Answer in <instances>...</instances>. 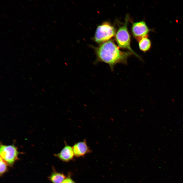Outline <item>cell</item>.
Listing matches in <instances>:
<instances>
[{"label": "cell", "instance_id": "obj_1", "mask_svg": "<svg viewBox=\"0 0 183 183\" xmlns=\"http://www.w3.org/2000/svg\"><path fill=\"white\" fill-rule=\"evenodd\" d=\"M96 58L94 64L100 62L108 64L112 71L118 63L126 64L132 53L120 50L113 41L109 40L102 43L95 50Z\"/></svg>", "mask_w": 183, "mask_h": 183}, {"label": "cell", "instance_id": "obj_2", "mask_svg": "<svg viewBox=\"0 0 183 183\" xmlns=\"http://www.w3.org/2000/svg\"><path fill=\"white\" fill-rule=\"evenodd\" d=\"M128 19V17L127 16L124 24L119 27L116 32V40L120 47L130 50L137 57L141 59V57L133 50L130 46V36L127 27Z\"/></svg>", "mask_w": 183, "mask_h": 183}, {"label": "cell", "instance_id": "obj_3", "mask_svg": "<svg viewBox=\"0 0 183 183\" xmlns=\"http://www.w3.org/2000/svg\"><path fill=\"white\" fill-rule=\"evenodd\" d=\"M115 33V29L113 26L108 22H104L97 27L94 39L98 43L105 42L113 37Z\"/></svg>", "mask_w": 183, "mask_h": 183}, {"label": "cell", "instance_id": "obj_4", "mask_svg": "<svg viewBox=\"0 0 183 183\" xmlns=\"http://www.w3.org/2000/svg\"><path fill=\"white\" fill-rule=\"evenodd\" d=\"M19 154L17 148L13 145H1L0 157L10 165H13L18 159Z\"/></svg>", "mask_w": 183, "mask_h": 183}, {"label": "cell", "instance_id": "obj_5", "mask_svg": "<svg viewBox=\"0 0 183 183\" xmlns=\"http://www.w3.org/2000/svg\"><path fill=\"white\" fill-rule=\"evenodd\" d=\"M150 30L144 21L133 23L132 31L134 36L139 41L142 38L146 37Z\"/></svg>", "mask_w": 183, "mask_h": 183}, {"label": "cell", "instance_id": "obj_6", "mask_svg": "<svg viewBox=\"0 0 183 183\" xmlns=\"http://www.w3.org/2000/svg\"><path fill=\"white\" fill-rule=\"evenodd\" d=\"M64 143V146L61 151L54 155L64 162H68L73 160L75 156L72 146L68 145L65 141Z\"/></svg>", "mask_w": 183, "mask_h": 183}, {"label": "cell", "instance_id": "obj_7", "mask_svg": "<svg viewBox=\"0 0 183 183\" xmlns=\"http://www.w3.org/2000/svg\"><path fill=\"white\" fill-rule=\"evenodd\" d=\"M72 147L75 156L77 158L83 157L86 155L91 153L92 151L88 146L85 139L75 143Z\"/></svg>", "mask_w": 183, "mask_h": 183}, {"label": "cell", "instance_id": "obj_8", "mask_svg": "<svg viewBox=\"0 0 183 183\" xmlns=\"http://www.w3.org/2000/svg\"><path fill=\"white\" fill-rule=\"evenodd\" d=\"M66 177L63 173L54 170L49 177V179L52 183H62Z\"/></svg>", "mask_w": 183, "mask_h": 183}, {"label": "cell", "instance_id": "obj_9", "mask_svg": "<svg viewBox=\"0 0 183 183\" xmlns=\"http://www.w3.org/2000/svg\"><path fill=\"white\" fill-rule=\"evenodd\" d=\"M151 45V41L147 37L141 39L139 41V45L140 49L144 52L148 50Z\"/></svg>", "mask_w": 183, "mask_h": 183}, {"label": "cell", "instance_id": "obj_10", "mask_svg": "<svg viewBox=\"0 0 183 183\" xmlns=\"http://www.w3.org/2000/svg\"><path fill=\"white\" fill-rule=\"evenodd\" d=\"M0 161V173L1 175L6 172L7 169V163L1 157Z\"/></svg>", "mask_w": 183, "mask_h": 183}, {"label": "cell", "instance_id": "obj_11", "mask_svg": "<svg viewBox=\"0 0 183 183\" xmlns=\"http://www.w3.org/2000/svg\"><path fill=\"white\" fill-rule=\"evenodd\" d=\"M62 183H76L71 178V174L69 173Z\"/></svg>", "mask_w": 183, "mask_h": 183}, {"label": "cell", "instance_id": "obj_12", "mask_svg": "<svg viewBox=\"0 0 183 183\" xmlns=\"http://www.w3.org/2000/svg\"><path fill=\"white\" fill-rule=\"evenodd\" d=\"M4 16L6 18H7V17L6 15H4Z\"/></svg>", "mask_w": 183, "mask_h": 183}, {"label": "cell", "instance_id": "obj_13", "mask_svg": "<svg viewBox=\"0 0 183 183\" xmlns=\"http://www.w3.org/2000/svg\"><path fill=\"white\" fill-rule=\"evenodd\" d=\"M29 23L31 24H32V22H30V21H29Z\"/></svg>", "mask_w": 183, "mask_h": 183}, {"label": "cell", "instance_id": "obj_14", "mask_svg": "<svg viewBox=\"0 0 183 183\" xmlns=\"http://www.w3.org/2000/svg\"><path fill=\"white\" fill-rule=\"evenodd\" d=\"M43 7L45 9H46V8L45 6H43Z\"/></svg>", "mask_w": 183, "mask_h": 183}, {"label": "cell", "instance_id": "obj_15", "mask_svg": "<svg viewBox=\"0 0 183 183\" xmlns=\"http://www.w3.org/2000/svg\"><path fill=\"white\" fill-rule=\"evenodd\" d=\"M32 28L34 30H35V29L33 27H32Z\"/></svg>", "mask_w": 183, "mask_h": 183}, {"label": "cell", "instance_id": "obj_16", "mask_svg": "<svg viewBox=\"0 0 183 183\" xmlns=\"http://www.w3.org/2000/svg\"><path fill=\"white\" fill-rule=\"evenodd\" d=\"M22 7L23 8V9L24 10H25V8H24V7H23V6H22Z\"/></svg>", "mask_w": 183, "mask_h": 183}, {"label": "cell", "instance_id": "obj_17", "mask_svg": "<svg viewBox=\"0 0 183 183\" xmlns=\"http://www.w3.org/2000/svg\"><path fill=\"white\" fill-rule=\"evenodd\" d=\"M32 23L33 24V25H34L35 26V24L33 23Z\"/></svg>", "mask_w": 183, "mask_h": 183}, {"label": "cell", "instance_id": "obj_18", "mask_svg": "<svg viewBox=\"0 0 183 183\" xmlns=\"http://www.w3.org/2000/svg\"><path fill=\"white\" fill-rule=\"evenodd\" d=\"M27 33H28L29 34H29V32H28L27 31Z\"/></svg>", "mask_w": 183, "mask_h": 183}, {"label": "cell", "instance_id": "obj_19", "mask_svg": "<svg viewBox=\"0 0 183 183\" xmlns=\"http://www.w3.org/2000/svg\"><path fill=\"white\" fill-rule=\"evenodd\" d=\"M35 5L37 7H38V6H37V5H36L35 4Z\"/></svg>", "mask_w": 183, "mask_h": 183}, {"label": "cell", "instance_id": "obj_20", "mask_svg": "<svg viewBox=\"0 0 183 183\" xmlns=\"http://www.w3.org/2000/svg\"><path fill=\"white\" fill-rule=\"evenodd\" d=\"M22 39L23 40H24V39L22 37Z\"/></svg>", "mask_w": 183, "mask_h": 183}, {"label": "cell", "instance_id": "obj_21", "mask_svg": "<svg viewBox=\"0 0 183 183\" xmlns=\"http://www.w3.org/2000/svg\"><path fill=\"white\" fill-rule=\"evenodd\" d=\"M34 1H36V2H38V1L37 0H35Z\"/></svg>", "mask_w": 183, "mask_h": 183}, {"label": "cell", "instance_id": "obj_22", "mask_svg": "<svg viewBox=\"0 0 183 183\" xmlns=\"http://www.w3.org/2000/svg\"><path fill=\"white\" fill-rule=\"evenodd\" d=\"M39 44V45L41 47V45L40 44Z\"/></svg>", "mask_w": 183, "mask_h": 183}, {"label": "cell", "instance_id": "obj_23", "mask_svg": "<svg viewBox=\"0 0 183 183\" xmlns=\"http://www.w3.org/2000/svg\"><path fill=\"white\" fill-rule=\"evenodd\" d=\"M22 28L23 29V30H24V28H23L22 27Z\"/></svg>", "mask_w": 183, "mask_h": 183}, {"label": "cell", "instance_id": "obj_24", "mask_svg": "<svg viewBox=\"0 0 183 183\" xmlns=\"http://www.w3.org/2000/svg\"><path fill=\"white\" fill-rule=\"evenodd\" d=\"M8 43L9 45H11V44L9 42H8Z\"/></svg>", "mask_w": 183, "mask_h": 183}, {"label": "cell", "instance_id": "obj_25", "mask_svg": "<svg viewBox=\"0 0 183 183\" xmlns=\"http://www.w3.org/2000/svg\"><path fill=\"white\" fill-rule=\"evenodd\" d=\"M25 44L26 46L27 47V45H26V44Z\"/></svg>", "mask_w": 183, "mask_h": 183}, {"label": "cell", "instance_id": "obj_26", "mask_svg": "<svg viewBox=\"0 0 183 183\" xmlns=\"http://www.w3.org/2000/svg\"><path fill=\"white\" fill-rule=\"evenodd\" d=\"M34 45L36 47H37V46L35 44Z\"/></svg>", "mask_w": 183, "mask_h": 183}, {"label": "cell", "instance_id": "obj_27", "mask_svg": "<svg viewBox=\"0 0 183 183\" xmlns=\"http://www.w3.org/2000/svg\"><path fill=\"white\" fill-rule=\"evenodd\" d=\"M8 23V25H10V24H9V23Z\"/></svg>", "mask_w": 183, "mask_h": 183}, {"label": "cell", "instance_id": "obj_28", "mask_svg": "<svg viewBox=\"0 0 183 183\" xmlns=\"http://www.w3.org/2000/svg\"><path fill=\"white\" fill-rule=\"evenodd\" d=\"M11 23L13 25V23H12V22H11Z\"/></svg>", "mask_w": 183, "mask_h": 183}, {"label": "cell", "instance_id": "obj_29", "mask_svg": "<svg viewBox=\"0 0 183 183\" xmlns=\"http://www.w3.org/2000/svg\"><path fill=\"white\" fill-rule=\"evenodd\" d=\"M44 46L45 47H47L45 45H44Z\"/></svg>", "mask_w": 183, "mask_h": 183}, {"label": "cell", "instance_id": "obj_30", "mask_svg": "<svg viewBox=\"0 0 183 183\" xmlns=\"http://www.w3.org/2000/svg\"><path fill=\"white\" fill-rule=\"evenodd\" d=\"M29 19H30V20L32 21V20L30 18H29Z\"/></svg>", "mask_w": 183, "mask_h": 183}, {"label": "cell", "instance_id": "obj_31", "mask_svg": "<svg viewBox=\"0 0 183 183\" xmlns=\"http://www.w3.org/2000/svg\"><path fill=\"white\" fill-rule=\"evenodd\" d=\"M4 48L5 49H6L4 47Z\"/></svg>", "mask_w": 183, "mask_h": 183}]
</instances>
